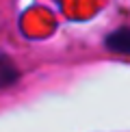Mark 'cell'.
<instances>
[{
	"label": "cell",
	"instance_id": "obj_1",
	"mask_svg": "<svg viewBox=\"0 0 130 132\" xmlns=\"http://www.w3.org/2000/svg\"><path fill=\"white\" fill-rule=\"evenodd\" d=\"M128 46H130V39H128L126 28H119L115 35L108 37V48L115 50V52H128Z\"/></svg>",
	"mask_w": 130,
	"mask_h": 132
},
{
	"label": "cell",
	"instance_id": "obj_2",
	"mask_svg": "<svg viewBox=\"0 0 130 132\" xmlns=\"http://www.w3.org/2000/svg\"><path fill=\"white\" fill-rule=\"evenodd\" d=\"M13 78H15V69H13V65H11V61L0 59V85H7V82H11Z\"/></svg>",
	"mask_w": 130,
	"mask_h": 132
}]
</instances>
